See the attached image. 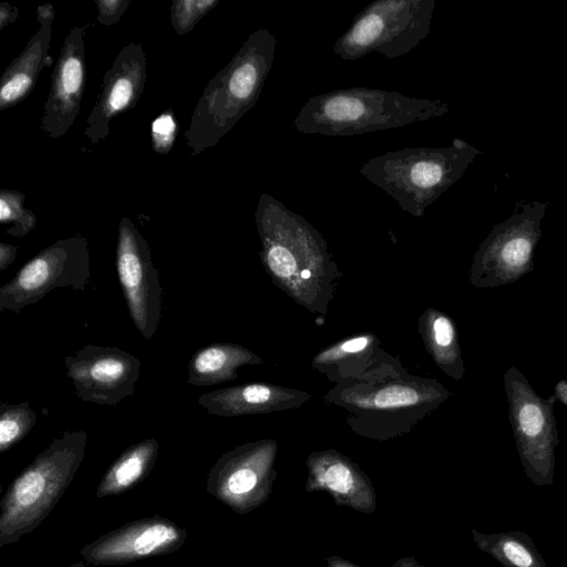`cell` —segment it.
<instances>
[{
  "instance_id": "6da1fadb",
  "label": "cell",
  "mask_w": 567,
  "mask_h": 567,
  "mask_svg": "<svg viewBox=\"0 0 567 567\" xmlns=\"http://www.w3.org/2000/svg\"><path fill=\"white\" fill-rule=\"evenodd\" d=\"M276 44L267 28L254 32L204 89L184 133L193 156L216 147L255 107L275 61Z\"/></svg>"
},
{
  "instance_id": "7a4b0ae2",
  "label": "cell",
  "mask_w": 567,
  "mask_h": 567,
  "mask_svg": "<svg viewBox=\"0 0 567 567\" xmlns=\"http://www.w3.org/2000/svg\"><path fill=\"white\" fill-rule=\"evenodd\" d=\"M449 111L439 99L408 97L380 89H341L310 98L293 127L303 134L351 137L429 121Z\"/></svg>"
},
{
  "instance_id": "3957f363",
  "label": "cell",
  "mask_w": 567,
  "mask_h": 567,
  "mask_svg": "<svg viewBox=\"0 0 567 567\" xmlns=\"http://www.w3.org/2000/svg\"><path fill=\"white\" fill-rule=\"evenodd\" d=\"M481 151L455 139L446 148H405L372 158L360 168L362 177L385 191L401 210L415 217L460 180Z\"/></svg>"
},
{
  "instance_id": "277c9868",
  "label": "cell",
  "mask_w": 567,
  "mask_h": 567,
  "mask_svg": "<svg viewBox=\"0 0 567 567\" xmlns=\"http://www.w3.org/2000/svg\"><path fill=\"white\" fill-rule=\"evenodd\" d=\"M87 431H66L9 485L2 501L0 545L16 543L51 514L82 464Z\"/></svg>"
},
{
  "instance_id": "5b68a950",
  "label": "cell",
  "mask_w": 567,
  "mask_h": 567,
  "mask_svg": "<svg viewBox=\"0 0 567 567\" xmlns=\"http://www.w3.org/2000/svg\"><path fill=\"white\" fill-rule=\"evenodd\" d=\"M436 0H378L358 14L332 52L342 61L371 53L386 59L410 53L429 36Z\"/></svg>"
},
{
  "instance_id": "8992f818",
  "label": "cell",
  "mask_w": 567,
  "mask_h": 567,
  "mask_svg": "<svg viewBox=\"0 0 567 567\" xmlns=\"http://www.w3.org/2000/svg\"><path fill=\"white\" fill-rule=\"evenodd\" d=\"M509 417L524 474L537 487L553 485L560 444L554 415L556 397L542 398L515 367L505 374Z\"/></svg>"
},
{
  "instance_id": "52a82bcc",
  "label": "cell",
  "mask_w": 567,
  "mask_h": 567,
  "mask_svg": "<svg viewBox=\"0 0 567 567\" xmlns=\"http://www.w3.org/2000/svg\"><path fill=\"white\" fill-rule=\"evenodd\" d=\"M546 207V203H526L494 227L471 266V283L476 287L509 285L534 270V252L542 237Z\"/></svg>"
},
{
  "instance_id": "ba28073f",
  "label": "cell",
  "mask_w": 567,
  "mask_h": 567,
  "mask_svg": "<svg viewBox=\"0 0 567 567\" xmlns=\"http://www.w3.org/2000/svg\"><path fill=\"white\" fill-rule=\"evenodd\" d=\"M91 280L87 238L59 240L24 264L13 280L0 288V311L18 314L58 288L84 292Z\"/></svg>"
},
{
  "instance_id": "9c48e42d",
  "label": "cell",
  "mask_w": 567,
  "mask_h": 567,
  "mask_svg": "<svg viewBox=\"0 0 567 567\" xmlns=\"http://www.w3.org/2000/svg\"><path fill=\"white\" fill-rule=\"evenodd\" d=\"M117 271L133 324L144 340L151 341L162 317L160 275L146 238L128 217L119 226Z\"/></svg>"
},
{
  "instance_id": "30bf717a",
  "label": "cell",
  "mask_w": 567,
  "mask_h": 567,
  "mask_svg": "<svg viewBox=\"0 0 567 567\" xmlns=\"http://www.w3.org/2000/svg\"><path fill=\"white\" fill-rule=\"evenodd\" d=\"M64 365L79 399L116 406L136 392L142 362L116 347L87 345L66 357Z\"/></svg>"
},
{
  "instance_id": "8fae6325",
  "label": "cell",
  "mask_w": 567,
  "mask_h": 567,
  "mask_svg": "<svg viewBox=\"0 0 567 567\" xmlns=\"http://www.w3.org/2000/svg\"><path fill=\"white\" fill-rule=\"evenodd\" d=\"M146 82V53L142 44L129 43L104 74L97 102L87 119L84 137L93 144L102 142L111 133L113 119L137 107Z\"/></svg>"
},
{
  "instance_id": "7c38bea8",
  "label": "cell",
  "mask_w": 567,
  "mask_h": 567,
  "mask_svg": "<svg viewBox=\"0 0 567 567\" xmlns=\"http://www.w3.org/2000/svg\"><path fill=\"white\" fill-rule=\"evenodd\" d=\"M187 531L173 522L154 517L112 531L92 542L82 555L94 565H120L171 553L187 540Z\"/></svg>"
},
{
  "instance_id": "4fadbf2b",
  "label": "cell",
  "mask_w": 567,
  "mask_h": 567,
  "mask_svg": "<svg viewBox=\"0 0 567 567\" xmlns=\"http://www.w3.org/2000/svg\"><path fill=\"white\" fill-rule=\"evenodd\" d=\"M86 86L84 34L74 27L64 39L52 74V86L44 103L41 128L49 138L66 136L81 112Z\"/></svg>"
},
{
  "instance_id": "5bb4252c",
  "label": "cell",
  "mask_w": 567,
  "mask_h": 567,
  "mask_svg": "<svg viewBox=\"0 0 567 567\" xmlns=\"http://www.w3.org/2000/svg\"><path fill=\"white\" fill-rule=\"evenodd\" d=\"M53 21V5L46 4L38 8V31L0 79V111H7L24 101L36 86L39 74L46 67Z\"/></svg>"
},
{
  "instance_id": "9a60e30c",
  "label": "cell",
  "mask_w": 567,
  "mask_h": 567,
  "mask_svg": "<svg viewBox=\"0 0 567 567\" xmlns=\"http://www.w3.org/2000/svg\"><path fill=\"white\" fill-rule=\"evenodd\" d=\"M250 351L232 344H213L198 350L187 366V384L210 387L236 380L238 368L255 362Z\"/></svg>"
},
{
  "instance_id": "2e32d148",
  "label": "cell",
  "mask_w": 567,
  "mask_h": 567,
  "mask_svg": "<svg viewBox=\"0 0 567 567\" xmlns=\"http://www.w3.org/2000/svg\"><path fill=\"white\" fill-rule=\"evenodd\" d=\"M159 450L160 446L153 437L129 447L103 476L97 496L119 495L140 484L156 465Z\"/></svg>"
},
{
  "instance_id": "e0dca14e",
  "label": "cell",
  "mask_w": 567,
  "mask_h": 567,
  "mask_svg": "<svg viewBox=\"0 0 567 567\" xmlns=\"http://www.w3.org/2000/svg\"><path fill=\"white\" fill-rule=\"evenodd\" d=\"M274 396L271 387L246 385L207 392L197 402L210 415L235 417L263 410L273 402Z\"/></svg>"
},
{
  "instance_id": "ac0fdd59",
  "label": "cell",
  "mask_w": 567,
  "mask_h": 567,
  "mask_svg": "<svg viewBox=\"0 0 567 567\" xmlns=\"http://www.w3.org/2000/svg\"><path fill=\"white\" fill-rule=\"evenodd\" d=\"M475 540L482 551L504 567H547L534 541L521 531L484 534L475 532Z\"/></svg>"
},
{
  "instance_id": "d6986e66",
  "label": "cell",
  "mask_w": 567,
  "mask_h": 567,
  "mask_svg": "<svg viewBox=\"0 0 567 567\" xmlns=\"http://www.w3.org/2000/svg\"><path fill=\"white\" fill-rule=\"evenodd\" d=\"M37 420L28 401L0 405V454L11 450L31 434Z\"/></svg>"
},
{
  "instance_id": "ffe728a7",
  "label": "cell",
  "mask_w": 567,
  "mask_h": 567,
  "mask_svg": "<svg viewBox=\"0 0 567 567\" xmlns=\"http://www.w3.org/2000/svg\"><path fill=\"white\" fill-rule=\"evenodd\" d=\"M24 201L26 196L22 192L0 191V223L6 226L7 235L23 238L36 227L37 217L24 207Z\"/></svg>"
},
{
  "instance_id": "44dd1931",
  "label": "cell",
  "mask_w": 567,
  "mask_h": 567,
  "mask_svg": "<svg viewBox=\"0 0 567 567\" xmlns=\"http://www.w3.org/2000/svg\"><path fill=\"white\" fill-rule=\"evenodd\" d=\"M220 0H174L171 6V24L178 36L193 31L197 23L213 11Z\"/></svg>"
},
{
  "instance_id": "7402d4cb",
  "label": "cell",
  "mask_w": 567,
  "mask_h": 567,
  "mask_svg": "<svg viewBox=\"0 0 567 567\" xmlns=\"http://www.w3.org/2000/svg\"><path fill=\"white\" fill-rule=\"evenodd\" d=\"M178 134V123L172 109L162 112L152 122L151 141L153 150L159 154L170 153Z\"/></svg>"
},
{
  "instance_id": "603a6c76",
  "label": "cell",
  "mask_w": 567,
  "mask_h": 567,
  "mask_svg": "<svg viewBox=\"0 0 567 567\" xmlns=\"http://www.w3.org/2000/svg\"><path fill=\"white\" fill-rule=\"evenodd\" d=\"M418 400L416 392L410 388L394 387L380 392L376 397V406L380 408H394L409 406Z\"/></svg>"
},
{
  "instance_id": "cb8c5ba5",
  "label": "cell",
  "mask_w": 567,
  "mask_h": 567,
  "mask_svg": "<svg viewBox=\"0 0 567 567\" xmlns=\"http://www.w3.org/2000/svg\"><path fill=\"white\" fill-rule=\"evenodd\" d=\"M98 22L104 27H111L127 12L130 0H96Z\"/></svg>"
},
{
  "instance_id": "d4e9b609",
  "label": "cell",
  "mask_w": 567,
  "mask_h": 567,
  "mask_svg": "<svg viewBox=\"0 0 567 567\" xmlns=\"http://www.w3.org/2000/svg\"><path fill=\"white\" fill-rule=\"evenodd\" d=\"M324 481L331 490L346 495L352 489L354 479L347 466L337 464L330 467L324 476Z\"/></svg>"
},
{
  "instance_id": "484cf974",
  "label": "cell",
  "mask_w": 567,
  "mask_h": 567,
  "mask_svg": "<svg viewBox=\"0 0 567 567\" xmlns=\"http://www.w3.org/2000/svg\"><path fill=\"white\" fill-rule=\"evenodd\" d=\"M18 256V247L12 244L0 243V271H6Z\"/></svg>"
},
{
  "instance_id": "4316f807",
  "label": "cell",
  "mask_w": 567,
  "mask_h": 567,
  "mask_svg": "<svg viewBox=\"0 0 567 567\" xmlns=\"http://www.w3.org/2000/svg\"><path fill=\"white\" fill-rule=\"evenodd\" d=\"M17 19V8L12 7L7 3H3L0 6V29H4L7 24Z\"/></svg>"
},
{
  "instance_id": "83f0119b",
  "label": "cell",
  "mask_w": 567,
  "mask_h": 567,
  "mask_svg": "<svg viewBox=\"0 0 567 567\" xmlns=\"http://www.w3.org/2000/svg\"><path fill=\"white\" fill-rule=\"evenodd\" d=\"M368 345V338H356V340L348 341L341 346L342 351L345 352H356L364 350Z\"/></svg>"
},
{
  "instance_id": "f1b7e54d",
  "label": "cell",
  "mask_w": 567,
  "mask_h": 567,
  "mask_svg": "<svg viewBox=\"0 0 567 567\" xmlns=\"http://www.w3.org/2000/svg\"><path fill=\"white\" fill-rule=\"evenodd\" d=\"M556 399L567 407V380L557 382L554 389Z\"/></svg>"
},
{
  "instance_id": "f546056e",
  "label": "cell",
  "mask_w": 567,
  "mask_h": 567,
  "mask_svg": "<svg viewBox=\"0 0 567 567\" xmlns=\"http://www.w3.org/2000/svg\"><path fill=\"white\" fill-rule=\"evenodd\" d=\"M301 276H302L303 280H308V278H311V276H312V272L310 270H307V268H306V270H303L301 272Z\"/></svg>"
},
{
  "instance_id": "4dcf8cb0",
  "label": "cell",
  "mask_w": 567,
  "mask_h": 567,
  "mask_svg": "<svg viewBox=\"0 0 567 567\" xmlns=\"http://www.w3.org/2000/svg\"><path fill=\"white\" fill-rule=\"evenodd\" d=\"M71 567H84V565L82 563H77V564H74V565H72Z\"/></svg>"
}]
</instances>
